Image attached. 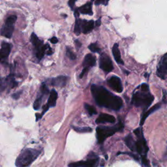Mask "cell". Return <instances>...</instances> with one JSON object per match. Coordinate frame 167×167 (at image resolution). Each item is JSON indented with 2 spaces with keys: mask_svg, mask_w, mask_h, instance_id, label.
I'll return each instance as SVG.
<instances>
[{
  "mask_svg": "<svg viewBox=\"0 0 167 167\" xmlns=\"http://www.w3.org/2000/svg\"><path fill=\"white\" fill-rule=\"evenodd\" d=\"M81 20L79 18H76L75 26H74V33L76 35H79L81 33V26H80Z\"/></svg>",
  "mask_w": 167,
  "mask_h": 167,
  "instance_id": "603a6c76",
  "label": "cell"
},
{
  "mask_svg": "<svg viewBox=\"0 0 167 167\" xmlns=\"http://www.w3.org/2000/svg\"><path fill=\"white\" fill-rule=\"evenodd\" d=\"M50 42L52 44H56L58 42V39L56 37H53L50 39Z\"/></svg>",
  "mask_w": 167,
  "mask_h": 167,
  "instance_id": "e575fe53",
  "label": "cell"
},
{
  "mask_svg": "<svg viewBox=\"0 0 167 167\" xmlns=\"http://www.w3.org/2000/svg\"><path fill=\"white\" fill-rule=\"evenodd\" d=\"M124 128V125L119 120L116 125L112 127L99 126L97 127V138L99 144H102L107 138L112 136L117 132L121 131Z\"/></svg>",
  "mask_w": 167,
  "mask_h": 167,
  "instance_id": "3957f363",
  "label": "cell"
},
{
  "mask_svg": "<svg viewBox=\"0 0 167 167\" xmlns=\"http://www.w3.org/2000/svg\"><path fill=\"white\" fill-rule=\"evenodd\" d=\"M140 90L134 92L131 99V104L143 110H147L154 101V97L149 91V86L143 83L139 86Z\"/></svg>",
  "mask_w": 167,
  "mask_h": 167,
  "instance_id": "7a4b0ae2",
  "label": "cell"
},
{
  "mask_svg": "<svg viewBox=\"0 0 167 167\" xmlns=\"http://www.w3.org/2000/svg\"><path fill=\"white\" fill-rule=\"evenodd\" d=\"M22 92V91H19V92H17V93L12 95V97H13V98H14V99H18L19 98V97H20V96Z\"/></svg>",
  "mask_w": 167,
  "mask_h": 167,
  "instance_id": "d6a6232c",
  "label": "cell"
},
{
  "mask_svg": "<svg viewBox=\"0 0 167 167\" xmlns=\"http://www.w3.org/2000/svg\"><path fill=\"white\" fill-rule=\"evenodd\" d=\"M101 18H99V19H98V20H97L96 21V22H95V26H96L97 27H99V26L101 25Z\"/></svg>",
  "mask_w": 167,
  "mask_h": 167,
  "instance_id": "f35d334b",
  "label": "cell"
},
{
  "mask_svg": "<svg viewBox=\"0 0 167 167\" xmlns=\"http://www.w3.org/2000/svg\"><path fill=\"white\" fill-rule=\"evenodd\" d=\"M41 93H42V95H44L45 94V95H47V94H48L50 93V91H49V89L48 88V87L46 86V85L45 84H43V85H42L41 86Z\"/></svg>",
  "mask_w": 167,
  "mask_h": 167,
  "instance_id": "83f0119b",
  "label": "cell"
},
{
  "mask_svg": "<svg viewBox=\"0 0 167 167\" xmlns=\"http://www.w3.org/2000/svg\"><path fill=\"white\" fill-rule=\"evenodd\" d=\"M112 54H113L114 58V59H115V60L117 63H118V64H121V65L124 64V62L121 59L120 51H119V46L118 43H115L114 44V46L112 47Z\"/></svg>",
  "mask_w": 167,
  "mask_h": 167,
  "instance_id": "e0dca14e",
  "label": "cell"
},
{
  "mask_svg": "<svg viewBox=\"0 0 167 167\" xmlns=\"http://www.w3.org/2000/svg\"><path fill=\"white\" fill-rule=\"evenodd\" d=\"M43 95H42L41 96L37 97L36 100L35 101L34 104H33V108L35 110H39L40 108V106H41L42 100H43Z\"/></svg>",
  "mask_w": 167,
  "mask_h": 167,
  "instance_id": "d4e9b609",
  "label": "cell"
},
{
  "mask_svg": "<svg viewBox=\"0 0 167 167\" xmlns=\"http://www.w3.org/2000/svg\"><path fill=\"white\" fill-rule=\"evenodd\" d=\"M73 129L75 131L81 133H91V132H92V129L89 127H73Z\"/></svg>",
  "mask_w": 167,
  "mask_h": 167,
  "instance_id": "7402d4cb",
  "label": "cell"
},
{
  "mask_svg": "<svg viewBox=\"0 0 167 167\" xmlns=\"http://www.w3.org/2000/svg\"><path fill=\"white\" fill-rule=\"evenodd\" d=\"M119 153L121 154H125V155H128L130 157H131L132 158H133L134 160H136V161H138L139 159H138V157L136 155V154H134V153H132L131 152H121V153H118V155H119Z\"/></svg>",
  "mask_w": 167,
  "mask_h": 167,
  "instance_id": "f546056e",
  "label": "cell"
},
{
  "mask_svg": "<svg viewBox=\"0 0 167 167\" xmlns=\"http://www.w3.org/2000/svg\"><path fill=\"white\" fill-rule=\"evenodd\" d=\"M95 22L93 20H83L80 22V26L82 32L84 34H87L91 32L93 29L94 28Z\"/></svg>",
  "mask_w": 167,
  "mask_h": 167,
  "instance_id": "4fadbf2b",
  "label": "cell"
},
{
  "mask_svg": "<svg viewBox=\"0 0 167 167\" xmlns=\"http://www.w3.org/2000/svg\"><path fill=\"white\" fill-rule=\"evenodd\" d=\"M79 13H80V12H78V9L75 10V11H74V16H75V17H76V18H78V16H79Z\"/></svg>",
  "mask_w": 167,
  "mask_h": 167,
  "instance_id": "ab89813d",
  "label": "cell"
},
{
  "mask_svg": "<svg viewBox=\"0 0 167 167\" xmlns=\"http://www.w3.org/2000/svg\"><path fill=\"white\" fill-rule=\"evenodd\" d=\"M5 88V84L3 83V81L1 79H0V91Z\"/></svg>",
  "mask_w": 167,
  "mask_h": 167,
  "instance_id": "8d00e7d4",
  "label": "cell"
},
{
  "mask_svg": "<svg viewBox=\"0 0 167 167\" xmlns=\"http://www.w3.org/2000/svg\"><path fill=\"white\" fill-rule=\"evenodd\" d=\"M107 84L110 88L117 93H121L123 91V85H122L121 80L118 76H111L107 80Z\"/></svg>",
  "mask_w": 167,
  "mask_h": 167,
  "instance_id": "30bf717a",
  "label": "cell"
},
{
  "mask_svg": "<svg viewBox=\"0 0 167 167\" xmlns=\"http://www.w3.org/2000/svg\"><path fill=\"white\" fill-rule=\"evenodd\" d=\"M11 52V45L6 42H3L1 44V48L0 50V61H3L8 58Z\"/></svg>",
  "mask_w": 167,
  "mask_h": 167,
  "instance_id": "7c38bea8",
  "label": "cell"
},
{
  "mask_svg": "<svg viewBox=\"0 0 167 167\" xmlns=\"http://www.w3.org/2000/svg\"><path fill=\"white\" fill-rule=\"evenodd\" d=\"M31 42L32 44H33V45L35 47L37 51V58L40 60V59H41L43 58L46 50L48 48V44H45V45H44L43 42L39 39L38 37H37V36L34 33H32L31 35Z\"/></svg>",
  "mask_w": 167,
  "mask_h": 167,
  "instance_id": "8992f818",
  "label": "cell"
},
{
  "mask_svg": "<svg viewBox=\"0 0 167 167\" xmlns=\"http://www.w3.org/2000/svg\"><path fill=\"white\" fill-rule=\"evenodd\" d=\"M74 3H75V1H69L68 2L69 5V7H70V8L72 10H73V7H74Z\"/></svg>",
  "mask_w": 167,
  "mask_h": 167,
  "instance_id": "d590c367",
  "label": "cell"
},
{
  "mask_svg": "<svg viewBox=\"0 0 167 167\" xmlns=\"http://www.w3.org/2000/svg\"><path fill=\"white\" fill-rule=\"evenodd\" d=\"M57 99H58V93H57V91L55 89H52L50 93L48 103L46 104L49 106V108L54 107L56 106Z\"/></svg>",
  "mask_w": 167,
  "mask_h": 167,
  "instance_id": "d6986e66",
  "label": "cell"
},
{
  "mask_svg": "<svg viewBox=\"0 0 167 167\" xmlns=\"http://www.w3.org/2000/svg\"><path fill=\"white\" fill-rule=\"evenodd\" d=\"M134 133L137 137L136 141V151L142 155H147L148 151V147L146 140L144 138L143 131L142 127H138L134 131Z\"/></svg>",
  "mask_w": 167,
  "mask_h": 167,
  "instance_id": "5b68a950",
  "label": "cell"
},
{
  "mask_svg": "<svg viewBox=\"0 0 167 167\" xmlns=\"http://www.w3.org/2000/svg\"><path fill=\"white\" fill-rule=\"evenodd\" d=\"M78 11L81 14H88V15L91 16L93 14V12H92V3L91 2H88V3H87L84 5L79 7Z\"/></svg>",
  "mask_w": 167,
  "mask_h": 167,
  "instance_id": "ac0fdd59",
  "label": "cell"
},
{
  "mask_svg": "<svg viewBox=\"0 0 167 167\" xmlns=\"http://www.w3.org/2000/svg\"><path fill=\"white\" fill-rule=\"evenodd\" d=\"M161 103H158V104H156L155 105H154L153 106H152L151 108L149 110L145 112L142 114V117L140 118V126H142L144 122H145L146 118H148V117L151 114L153 113L154 112H155L159 110V108H161Z\"/></svg>",
  "mask_w": 167,
  "mask_h": 167,
  "instance_id": "5bb4252c",
  "label": "cell"
},
{
  "mask_svg": "<svg viewBox=\"0 0 167 167\" xmlns=\"http://www.w3.org/2000/svg\"><path fill=\"white\" fill-rule=\"evenodd\" d=\"M115 117L110 115L108 114H101L98 116V118L96 119V123L101 124V123H114L116 122Z\"/></svg>",
  "mask_w": 167,
  "mask_h": 167,
  "instance_id": "8fae6325",
  "label": "cell"
},
{
  "mask_svg": "<svg viewBox=\"0 0 167 167\" xmlns=\"http://www.w3.org/2000/svg\"><path fill=\"white\" fill-rule=\"evenodd\" d=\"M49 109V106L47 105V104H46V105H44L43 107V112H42V114H41V116H43L44 115V114Z\"/></svg>",
  "mask_w": 167,
  "mask_h": 167,
  "instance_id": "836d02e7",
  "label": "cell"
},
{
  "mask_svg": "<svg viewBox=\"0 0 167 167\" xmlns=\"http://www.w3.org/2000/svg\"><path fill=\"white\" fill-rule=\"evenodd\" d=\"M99 67L106 73L111 72L114 69V66L111 59L108 55L103 53L99 58Z\"/></svg>",
  "mask_w": 167,
  "mask_h": 167,
  "instance_id": "ba28073f",
  "label": "cell"
},
{
  "mask_svg": "<svg viewBox=\"0 0 167 167\" xmlns=\"http://www.w3.org/2000/svg\"><path fill=\"white\" fill-rule=\"evenodd\" d=\"M96 65L95 57L91 54H87L84 58L83 61V66L84 68H89L94 67Z\"/></svg>",
  "mask_w": 167,
  "mask_h": 167,
  "instance_id": "9a60e30c",
  "label": "cell"
},
{
  "mask_svg": "<svg viewBox=\"0 0 167 167\" xmlns=\"http://www.w3.org/2000/svg\"><path fill=\"white\" fill-rule=\"evenodd\" d=\"M91 91L96 103L99 106L104 107L112 110L118 111L123 106L121 97L114 95L103 86L92 85Z\"/></svg>",
  "mask_w": 167,
  "mask_h": 167,
  "instance_id": "6da1fadb",
  "label": "cell"
},
{
  "mask_svg": "<svg viewBox=\"0 0 167 167\" xmlns=\"http://www.w3.org/2000/svg\"><path fill=\"white\" fill-rule=\"evenodd\" d=\"M67 80H68V78L65 76H59L57 78H55L52 79L51 80V85L56 87H64L66 85Z\"/></svg>",
  "mask_w": 167,
  "mask_h": 167,
  "instance_id": "2e32d148",
  "label": "cell"
},
{
  "mask_svg": "<svg viewBox=\"0 0 167 167\" xmlns=\"http://www.w3.org/2000/svg\"><path fill=\"white\" fill-rule=\"evenodd\" d=\"M39 150L34 149H26L22 151L16 160V167H27L38 157Z\"/></svg>",
  "mask_w": 167,
  "mask_h": 167,
  "instance_id": "277c9868",
  "label": "cell"
},
{
  "mask_svg": "<svg viewBox=\"0 0 167 167\" xmlns=\"http://www.w3.org/2000/svg\"><path fill=\"white\" fill-rule=\"evenodd\" d=\"M88 70H89V68H84V69H83V70H82V73H81V74H80V78H83L84 75V74H85L86 73H88Z\"/></svg>",
  "mask_w": 167,
  "mask_h": 167,
  "instance_id": "1f68e13d",
  "label": "cell"
},
{
  "mask_svg": "<svg viewBox=\"0 0 167 167\" xmlns=\"http://www.w3.org/2000/svg\"><path fill=\"white\" fill-rule=\"evenodd\" d=\"M69 167H86V161L74 162L69 164Z\"/></svg>",
  "mask_w": 167,
  "mask_h": 167,
  "instance_id": "cb8c5ba5",
  "label": "cell"
},
{
  "mask_svg": "<svg viewBox=\"0 0 167 167\" xmlns=\"http://www.w3.org/2000/svg\"><path fill=\"white\" fill-rule=\"evenodd\" d=\"M157 76L164 80L167 76V53L164 54L159 61L156 71Z\"/></svg>",
  "mask_w": 167,
  "mask_h": 167,
  "instance_id": "9c48e42d",
  "label": "cell"
},
{
  "mask_svg": "<svg viewBox=\"0 0 167 167\" xmlns=\"http://www.w3.org/2000/svg\"><path fill=\"white\" fill-rule=\"evenodd\" d=\"M42 118V116L41 114H36V121H37L38 120H39L40 119Z\"/></svg>",
  "mask_w": 167,
  "mask_h": 167,
  "instance_id": "60d3db41",
  "label": "cell"
},
{
  "mask_svg": "<svg viewBox=\"0 0 167 167\" xmlns=\"http://www.w3.org/2000/svg\"><path fill=\"white\" fill-rule=\"evenodd\" d=\"M47 55H51L53 54V52H52V49L50 48H49V50H48V51L47 52Z\"/></svg>",
  "mask_w": 167,
  "mask_h": 167,
  "instance_id": "b9f144b4",
  "label": "cell"
},
{
  "mask_svg": "<svg viewBox=\"0 0 167 167\" xmlns=\"http://www.w3.org/2000/svg\"><path fill=\"white\" fill-rule=\"evenodd\" d=\"M75 44H76V45L77 48H79L80 47H81L82 44H81L80 43L78 40H76V41H75Z\"/></svg>",
  "mask_w": 167,
  "mask_h": 167,
  "instance_id": "74e56055",
  "label": "cell"
},
{
  "mask_svg": "<svg viewBox=\"0 0 167 167\" xmlns=\"http://www.w3.org/2000/svg\"><path fill=\"white\" fill-rule=\"evenodd\" d=\"M127 146L133 151H136V141L134 140L131 134H128L124 139Z\"/></svg>",
  "mask_w": 167,
  "mask_h": 167,
  "instance_id": "ffe728a7",
  "label": "cell"
},
{
  "mask_svg": "<svg viewBox=\"0 0 167 167\" xmlns=\"http://www.w3.org/2000/svg\"><path fill=\"white\" fill-rule=\"evenodd\" d=\"M142 163L146 167H150L149 165V162L147 159V155H142Z\"/></svg>",
  "mask_w": 167,
  "mask_h": 167,
  "instance_id": "f1b7e54d",
  "label": "cell"
},
{
  "mask_svg": "<svg viewBox=\"0 0 167 167\" xmlns=\"http://www.w3.org/2000/svg\"><path fill=\"white\" fill-rule=\"evenodd\" d=\"M84 107H85V108L87 111H88V112L89 113V114L90 116L92 115H94V114H97V111H96V109L95 108V107L91 106V105H89V104H87L85 103L84 104Z\"/></svg>",
  "mask_w": 167,
  "mask_h": 167,
  "instance_id": "44dd1931",
  "label": "cell"
},
{
  "mask_svg": "<svg viewBox=\"0 0 167 167\" xmlns=\"http://www.w3.org/2000/svg\"><path fill=\"white\" fill-rule=\"evenodd\" d=\"M17 20V16L11 15L7 18L5 24L1 29V35L7 38H11L14 31V25Z\"/></svg>",
  "mask_w": 167,
  "mask_h": 167,
  "instance_id": "52a82bcc",
  "label": "cell"
},
{
  "mask_svg": "<svg viewBox=\"0 0 167 167\" xmlns=\"http://www.w3.org/2000/svg\"><path fill=\"white\" fill-rule=\"evenodd\" d=\"M88 48L92 52H95V53H99V52H101V49L97 43H91L89 44Z\"/></svg>",
  "mask_w": 167,
  "mask_h": 167,
  "instance_id": "484cf974",
  "label": "cell"
},
{
  "mask_svg": "<svg viewBox=\"0 0 167 167\" xmlns=\"http://www.w3.org/2000/svg\"><path fill=\"white\" fill-rule=\"evenodd\" d=\"M95 3L96 5H99L100 4H103L104 5H107V4L108 3V1H102V0H98V1H96L95 2Z\"/></svg>",
  "mask_w": 167,
  "mask_h": 167,
  "instance_id": "4dcf8cb0",
  "label": "cell"
},
{
  "mask_svg": "<svg viewBox=\"0 0 167 167\" xmlns=\"http://www.w3.org/2000/svg\"><path fill=\"white\" fill-rule=\"evenodd\" d=\"M66 55L67 56H68L69 58L72 59V60H74V59H76V56L74 54L73 52L71 50V49H69L68 47H67L66 48Z\"/></svg>",
  "mask_w": 167,
  "mask_h": 167,
  "instance_id": "4316f807",
  "label": "cell"
}]
</instances>
